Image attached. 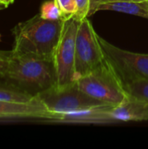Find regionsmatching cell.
Here are the masks:
<instances>
[{
	"label": "cell",
	"mask_w": 148,
	"mask_h": 149,
	"mask_svg": "<svg viewBox=\"0 0 148 149\" xmlns=\"http://www.w3.org/2000/svg\"><path fill=\"white\" fill-rule=\"evenodd\" d=\"M64 20H49L38 14L12 29L13 51L33 58L52 60L60 40Z\"/></svg>",
	"instance_id": "6da1fadb"
},
{
	"label": "cell",
	"mask_w": 148,
	"mask_h": 149,
	"mask_svg": "<svg viewBox=\"0 0 148 149\" xmlns=\"http://www.w3.org/2000/svg\"><path fill=\"white\" fill-rule=\"evenodd\" d=\"M0 77L33 97L57 86L52 60L33 58L13 50L8 51L6 67Z\"/></svg>",
	"instance_id": "7a4b0ae2"
},
{
	"label": "cell",
	"mask_w": 148,
	"mask_h": 149,
	"mask_svg": "<svg viewBox=\"0 0 148 149\" xmlns=\"http://www.w3.org/2000/svg\"><path fill=\"white\" fill-rule=\"evenodd\" d=\"M76 83L82 92L106 105L118 106L128 97L122 82L106 60Z\"/></svg>",
	"instance_id": "3957f363"
},
{
	"label": "cell",
	"mask_w": 148,
	"mask_h": 149,
	"mask_svg": "<svg viewBox=\"0 0 148 149\" xmlns=\"http://www.w3.org/2000/svg\"><path fill=\"white\" fill-rule=\"evenodd\" d=\"M106 60L113 69L123 86L138 80H148V54L119 48L98 36Z\"/></svg>",
	"instance_id": "277c9868"
},
{
	"label": "cell",
	"mask_w": 148,
	"mask_h": 149,
	"mask_svg": "<svg viewBox=\"0 0 148 149\" xmlns=\"http://www.w3.org/2000/svg\"><path fill=\"white\" fill-rule=\"evenodd\" d=\"M98 36L88 17L79 21L75 43L76 81L106 60Z\"/></svg>",
	"instance_id": "5b68a950"
},
{
	"label": "cell",
	"mask_w": 148,
	"mask_h": 149,
	"mask_svg": "<svg viewBox=\"0 0 148 149\" xmlns=\"http://www.w3.org/2000/svg\"><path fill=\"white\" fill-rule=\"evenodd\" d=\"M52 113H65L106 105L82 92L77 83L63 87H52L38 95Z\"/></svg>",
	"instance_id": "8992f818"
},
{
	"label": "cell",
	"mask_w": 148,
	"mask_h": 149,
	"mask_svg": "<svg viewBox=\"0 0 148 149\" xmlns=\"http://www.w3.org/2000/svg\"><path fill=\"white\" fill-rule=\"evenodd\" d=\"M79 21L71 17L64 21L60 40L54 55V65L57 73V87L76 83L75 43Z\"/></svg>",
	"instance_id": "52a82bcc"
},
{
	"label": "cell",
	"mask_w": 148,
	"mask_h": 149,
	"mask_svg": "<svg viewBox=\"0 0 148 149\" xmlns=\"http://www.w3.org/2000/svg\"><path fill=\"white\" fill-rule=\"evenodd\" d=\"M55 114L50 112L37 96L26 103L0 100V119H31L54 122Z\"/></svg>",
	"instance_id": "ba28073f"
},
{
	"label": "cell",
	"mask_w": 148,
	"mask_h": 149,
	"mask_svg": "<svg viewBox=\"0 0 148 149\" xmlns=\"http://www.w3.org/2000/svg\"><path fill=\"white\" fill-rule=\"evenodd\" d=\"M113 121H144L148 120V100L128 97L120 105L110 108Z\"/></svg>",
	"instance_id": "9c48e42d"
},
{
	"label": "cell",
	"mask_w": 148,
	"mask_h": 149,
	"mask_svg": "<svg viewBox=\"0 0 148 149\" xmlns=\"http://www.w3.org/2000/svg\"><path fill=\"white\" fill-rule=\"evenodd\" d=\"M113 106H101L94 108L56 113L54 122L67 123H108L114 122L110 114V108Z\"/></svg>",
	"instance_id": "30bf717a"
},
{
	"label": "cell",
	"mask_w": 148,
	"mask_h": 149,
	"mask_svg": "<svg viewBox=\"0 0 148 149\" xmlns=\"http://www.w3.org/2000/svg\"><path fill=\"white\" fill-rule=\"evenodd\" d=\"M99 10H113L134 15L148 19V0L146 1H113L101 3L90 10L88 17Z\"/></svg>",
	"instance_id": "8fae6325"
},
{
	"label": "cell",
	"mask_w": 148,
	"mask_h": 149,
	"mask_svg": "<svg viewBox=\"0 0 148 149\" xmlns=\"http://www.w3.org/2000/svg\"><path fill=\"white\" fill-rule=\"evenodd\" d=\"M36 97L28 94L0 77V100L26 103L31 101Z\"/></svg>",
	"instance_id": "7c38bea8"
},
{
	"label": "cell",
	"mask_w": 148,
	"mask_h": 149,
	"mask_svg": "<svg viewBox=\"0 0 148 149\" xmlns=\"http://www.w3.org/2000/svg\"><path fill=\"white\" fill-rule=\"evenodd\" d=\"M126 93L133 97L148 100V80H138L124 85Z\"/></svg>",
	"instance_id": "4fadbf2b"
},
{
	"label": "cell",
	"mask_w": 148,
	"mask_h": 149,
	"mask_svg": "<svg viewBox=\"0 0 148 149\" xmlns=\"http://www.w3.org/2000/svg\"><path fill=\"white\" fill-rule=\"evenodd\" d=\"M40 16L43 18L49 20L62 19V13L56 0L45 1L40 7Z\"/></svg>",
	"instance_id": "5bb4252c"
},
{
	"label": "cell",
	"mask_w": 148,
	"mask_h": 149,
	"mask_svg": "<svg viewBox=\"0 0 148 149\" xmlns=\"http://www.w3.org/2000/svg\"><path fill=\"white\" fill-rule=\"evenodd\" d=\"M56 2L60 8L62 20L65 21L74 17L77 10L75 0H56Z\"/></svg>",
	"instance_id": "9a60e30c"
},
{
	"label": "cell",
	"mask_w": 148,
	"mask_h": 149,
	"mask_svg": "<svg viewBox=\"0 0 148 149\" xmlns=\"http://www.w3.org/2000/svg\"><path fill=\"white\" fill-rule=\"evenodd\" d=\"M77 10L73 17L81 21L87 17L91 8V0H75Z\"/></svg>",
	"instance_id": "2e32d148"
},
{
	"label": "cell",
	"mask_w": 148,
	"mask_h": 149,
	"mask_svg": "<svg viewBox=\"0 0 148 149\" xmlns=\"http://www.w3.org/2000/svg\"><path fill=\"white\" fill-rule=\"evenodd\" d=\"M113 1H126V0H91V8H90V10L92 9L94 6H96L99 3H106V2H113ZM128 1H146V0H128Z\"/></svg>",
	"instance_id": "e0dca14e"
},
{
	"label": "cell",
	"mask_w": 148,
	"mask_h": 149,
	"mask_svg": "<svg viewBox=\"0 0 148 149\" xmlns=\"http://www.w3.org/2000/svg\"><path fill=\"white\" fill-rule=\"evenodd\" d=\"M0 1H1L3 3H4L7 7L14 2V0H0Z\"/></svg>",
	"instance_id": "ac0fdd59"
},
{
	"label": "cell",
	"mask_w": 148,
	"mask_h": 149,
	"mask_svg": "<svg viewBox=\"0 0 148 149\" xmlns=\"http://www.w3.org/2000/svg\"><path fill=\"white\" fill-rule=\"evenodd\" d=\"M5 8H7V6H6L4 3H3L2 2H0V10H3V9H5Z\"/></svg>",
	"instance_id": "d6986e66"
},
{
	"label": "cell",
	"mask_w": 148,
	"mask_h": 149,
	"mask_svg": "<svg viewBox=\"0 0 148 149\" xmlns=\"http://www.w3.org/2000/svg\"><path fill=\"white\" fill-rule=\"evenodd\" d=\"M0 2H1V1H0Z\"/></svg>",
	"instance_id": "ffe728a7"
}]
</instances>
